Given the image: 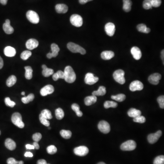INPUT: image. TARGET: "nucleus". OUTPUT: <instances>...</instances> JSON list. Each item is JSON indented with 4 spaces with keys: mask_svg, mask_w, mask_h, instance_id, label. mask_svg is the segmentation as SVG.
Masks as SVG:
<instances>
[{
    "mask_svg": "<svg viewBox=\"0 0 164 164\" xmlns=\"http://www.w3.org/2000/svg\"><path fill=\"white\" fill-rule=\"evenodd\" d=\"M64 74V79L66 82H67L68 83H73L75 81L76 75L73 68L70 66H68L65 68Z\"/></svg>",
    "mask_w": 164,
    "mask_h": 164,
    "instance_id": "obj_1",
    "label": "nucleus"
},
{
    "mask_svg": "<svg viewBox=\"0 0 164 164\" xmlns=\"http://www.w3.org/2000/svg\"><path fill=\"white\" fill-rule=\"evenodd\" d=\"M67 47L70 51L73 53H80L81 54L84 55L86 53L85 50L79 45L73 43H68Z\"/></svg>",
    "mask_w": 164,
    "mask_h": 164,
    "instance_id": "obj_2",
    "label": "nucleus"
},
{
    "mask_svg": "<svg viewBox=\"0 0 164 164\" xmlns=\"http://www.w3.org/2000/svg\"><path fill=\"white\" fill-rule=\"evenodd\" d=\"M12 121L14 125L18 128H23L24 127V123L22 121V115L20 113H14L12 116Z\"/></svg>",
    "mask_w": 164,
    "mask_h": 164,
    "instance_id": "obj_3",
    "label": "nucleus"
},
{
    "mask_svg": "<svg viewBox=\"0 0 164 164\" xmlns=\"http://www.w3.org/2000/svg\"><path fill=\"white\" fill-rule=\"evenodd\" d=\"M125 72L122 69L116 70L113 73V77L117 83L124 84L125 82Z\"/></svg>",
    "mask_w": 164,
    "mask_h": 164,
    "instance_id": "obj_4",
    "label": "nucleus"
},
{
    "mask_svg": "<svg viewBox=\"0 0 164 164\" xmlns=\"http://www.w3.org/2000/svg\"><path fill=\"white\" fill-rule=\"evenodd\" d=\"M136 147V144L135 141L129 140L124 142L120 146V148L123 151H132Z\"/></svg>",
    "mask_w": 164,
    "mask_h": 164,
    "instance_id": "obj_5",
    "label": "nucleus"
},
{
    "mask_svg": "<svg viewBox=\"0 0 164 164\" xmlns=\"http://www.w3.org/2000/svg\"><path fill=\"white\" fill-rule=\"evenodd\" d=\"M26 18L27 19L33 24H37L39 22V17L37 12L34 11L30 10L26 12Z\"/></svg>",
    "mask_w": 164,
    "mask_h": 164,
    "instance_id": "obj_6",
    "label": "nucleus"
},
{
    "mask_svg": "<svg viewBox=\"0 0 164 164\" xmlns=\"http://www.w3.org/2000/svg\"><path fill=\"white\" fill-rule=\"evenodd\" d=\"M70 22L76 27H80L83 24V20L81 16L78 14H73L70 18Z\"/></svg>",
    "mask_w": 164,
    "mask_h": 164,
    "instance_id": "obj_7",
    "label": "nucleus"
},
{
    "mask_svg": "<svg viewBox=\"0 0 164 164\" xmlns=\"http://www.w3.org/2000/svg\"><path fill=\"white\" fill-rule=\"evenodd\" d=\"M98 129L104 134H108L110 131V126L107 122L102 120L98 124Z\"/></svg>",
    "mask_w": 164,
    "mask_h": 164,
    "instance_id": "obj_8",
    "label": "nucleus"
},
{
    "mask_svg": "<svg viewBox=\"0 0 164 164\" xmlns=\"http://www.w3.org/2000/svg\"><path fill=\"white\" fill-rule=\"evenodd\" d=\"M99 79L97 77L94 76V75L90 73H88L86 75L84 81L86 84L89 85H93L96 83Z\"/></svg>",
    "mask_w": 164,
    "mask_h": 164,
    "instance_id": "obj_9",
    "label": "nucleus"
},
{
    "mask_svg": "<svg viewBox=\"0 0 164 164\" xmlns=\"http://www.w3.org/2000/svg\"><path fill=\"white\" fill-rule=\"evenodd\" d=\"M144 88L143 84L142 82L139 80L133 81L129 85V89L130 91L135 92L136 91H140Z\"/></svg>",
    "mask_w": 164,
    "mask_h": 164,
    "instance_id": "obj_10",
    "label": "nucleus"
},
{
    "mask_svg": "<svg viewBox=\"0 0 164 164\" xmlns=\"http://www.w3.org/2000/svg\"><path fill=\"white\" fill-rule=\"evenodd\" d=\"M89 149L85 146H80L74 149L75 154L79 157L85 156L89 153Z\"/></svg>",
    "mask_w": 164,
    "mask_h": 164,
    "instance_id": "obj_11",
    "label": "nucleus"
},
{
    "mask_svg": "<svg viewBox=\"0 0 164 164\" xmlns=\"http://www.w3.org/2000/svg\"><path fill=\"white\" fill-rule=\"evenodd\" d=\"M162 135V132L161 130H158L155 133L150 134L148 136V140L151 144L155 143L158 140L159 138Z\"/></svg>",
    "mask_w": 164,
    "mask_h": 164,
    "instance_id": "obj_12",
    "label": "nucleus"
},
{
    "mask_svg": "<svg viewBox=\"0 0 164 164\" xmlns=\"http://www.w3.org/2000/svg\"><path fill=\"white\" fill-rule=\"evenodd\" d=\"M51 48L52 53H48L47 55V57L49 59L57 57L58 55V52L60 51V48L58 45L55 43L52 44Z\"/></svg>",
    "mask_w": 164,
    "mask_h": 164,
    "instance_id": "obj_13",
    "label": "nucleus"
},
{
    "mask_svg": "<svg viewBox=\"0 0 164 164\" xmlns=\"http://www.w3.org/2000/svg\"><path fill=\"white\" fill-rule=\"evenodd\" d=\"M105 31L106 34L110 37H112L115 32V26L114 23L108 22L105 26Z\"/></svg>",
    "mask_w": 164,
    "mask_h": 164,
    "instance_id": "obj_14",
    "label": "nucleus"
},
{
    "mask_svg": "<svg viewBox=\"0 0 164 164\" xmlns=\"http://www.w3.org/2000/svg\"><path fill=\"white\" fill-rule=\"evenodd\" d=\"M161 78V75L159 73H154L150 75L148 78L149 82L153 85H157Z\"/></svg>",
    "mask_w": 164,
    "mask_h": 164,
    "instance_id": "obj_15",
    "label": "nucleus"
},
{
    "mask_svg": "<svg viewBox=\"0 0 164 164\" xmlns=\"http://www.w3.org/2000/svg\"><path fill=\"white\" fill-rule=\"evenodd\" d=\"M54 88L52 85H47L41 89L40 94L43 96H45L54 93Z\"/></svg>",
    "mask_w": 164,
    "mask_h": 164,
    "instance_id": "obj_16",
    "label": "nucleus"
},
{
    "mask_svg": "<svg viewBox=\"0 0 164 164\" xmlns=\"http://www.w3.org/2000/svg\"><path fill=\"white\" fill-rule=\"evenodd\" d=\"M38 44H39V43L36 39H30L26 42V48L28 50H32L33 49L37 48L38 47Z\"/></svg>",
    "mask_w": 164,
    "mask_h": 164,
    "instance_id": "obj_17",
    "label": "nucleus"
},
{
    "mask_svg": "<svg viewBox=\"0 0 164 164\" xmlns=\"http://www.w3.org/2000/svg\"><path fill=\"white\" fill-rule=\"evenodd\" d=\"M131 53L134 58L136 60H139L141 58L142 53L140 49L137 47H133L131 48Z\"/></svg>",
    "mask_w": 164,
    "mask_h": 164,
    "instance_id": "obj_18",
    "label": "nucleus"
},
{
    "mask_svg": "<svg viewBox=\"0 0 164 164\" xmlns=\"http://www.w3.org/2000/svg\"><path fill=\"white\" fill-rule=\"evenodd\" d=\"M3 29L4 31L7 34H11L14 32V29L10 25V21L8 19L5 20V23L3 25Z\"/></svg>",
    "mask_w": 164,
    "mask_h": 164,
    "instance_id": "obj_19",
    "label": "nucleus"
},
{
    "mask_svg": "<svg viewBox=\"0 0 164 164\" xmlns=\"http://www.w3.org/2000/svg\"><path fill=\"white\" fill-rule=\"evenodd\" d=\"M4 53L7 57H13L15 56L16 50L14 47L11 46H7L5 48Z\"/></svg>",
    "mask_w": 164,
    "mask_h": 164,
    "instance_id": "obj_20",
    "label": "nucleus"
},
{
    "mask_svg": "<svg viewBox=\"0 0 164 164\" xmlns=\"http://www.w3.org/2000/svg\"><path fill=\"white\" fill-rule=\"evenodd\" d=\"M115 56V53L111 51H105L101 54L102 59L105 60H110Z\"/></svg>",
    "mask_w": 164,
    "mask_h": 164,
    "instance_id": "obj_21",
    "label": "nucleus"
},
{
    "mask_svg": "<svg viewBox=\"0 0 164 164\" xmlns=\"http://www.w3.org/2000/svg\"><path fill=\"white\" fill-rule=\"evenodd\" d=\"M5 144L6 147L10 150H13L16 148V144L15 142L10 138L6 139Z\"/></svg>",
    "mask_w": 164,
    "mask_h": 164,
    "instance_id": "obj_22",
    "label": "nucleus"
},
{
    "mask_svg": "<svg viewBox=\"0 0 164 164\" xmlns=\"http://www.w3.org/2000/svg\"><path fill=\"white\" fill-rule=\"evenodd\" d=\"M55 9L58 13H65L68 12V7L64 4H58L55 6Z\"/></svg>",
    "mask_w": 164,
    "mask_h": 164,
    "instance_id": "obj_23",
    "label": "nucleus"
},
{
    "mask_svg": "<svg viewBox=\"0 0 164 164\" xmlns=\"http://www.w3.org/2000/svg\"><path fill=\"white\" fill-rule=\"evenodd\" d=\"M97 100V97L94 95H92L90 96L86 97L84 99V103L87 106H90L96 103Z\"/></svg>",
    "mask_w": 164,
    "mask_h": 164,
    "instance_id": "obj_24",
    "label": "nucleus"
},
{
    "mask_svg": "<svg viewBox=\"0 0 164 164\" xmlns=\"http://www.w3.org/2000/svg\"><path fill=\"white\" fill-rule=\"evenodd\" d=\"M42 67L43 69L42 71V74L43 76L45 77H48L54 74V71L53 69L47 68L45 65H43Z\"/></svg>",
    "mask_w": 164,
    "mask_h": 164,
    "instance_id": "obj_25",
    "label": "nucleus"
},
{
    "mask_svg": "<svg viewBox=\"0 0 164 164\" xmlns=\"http://www.w3.org/2000/svg\"><path fill=\"white\" fill-rule=\"evenodd\" d=\"M128 115L129 117L134 118L137 116L141 115V112L136 108H131L128 111Z\"/></svg>",
    "mask_w": 164,
    "mask_h": 164,
    "instance_id": "obj_26",
    "label": "nucleus"
},
{
    "mask_svg": "<svg viewBox=\"0 0 164 164\" xmlns=\"http://www.w3.org/2000/svg\"><path fill=\"white\" fill-rule=\"evenodd\" d=\"M106 90L105 87L100 86L98 90L97 91H94L92 93V95L95 96H103L106 94Z\"/></svg>",
    "mask_w": 164,
    "mask_h": 164,
    "instance_id": "obj_27",
    "label": "nucleus"
},
{
    "mask_svg": "<svg viewBox=\"0 0 164 164\" xmlns=\"http://www.w3.org/2000/svg\"><path fill=\"white\" fill-rule=\"evenodd\" d=\"M132 5L131 0H123V10L126 12H129L131 11Z\"/></svg>",
    "mask_w": 164,
    "mask_h": 164,
    "instance_id": "obj_28",
    "label": "nucleus"
},
{
    "mask_svg": "<svg viewBox=\"0 0 164 164\" xmlns=\"http://www.w3.org/2000/svg\"><path fill=\"white\" fill-rule=\"evenodd\" d=\"M137 29L138 31L144 33H149L150 32V29L147 27L144 24H139L137 26Z\"/></svg>",
    "mask_w": 164,
    "mask_h": 164,
    "instance_id": "obj_29",
    "label": "nucleus"
},
{
    "mask_svg": "<svg viewBox=\"0 0 164 164\" xmlns=\"http://www.w3.org/2000/svg\"><path fill=\"white\" fill-rule=\"evenodd\" d=\"M26 70L25 78L28 80H30L33 78V70L30 66H26L25 67Z\"/></svg>",
    "mask_w": 164,
    "mask_h": 164,
    "instance_id": "obj_30",
    "label": "nucleus"
},
{
    "mask_svg": "<svg viewBox=\"0 0 164 164\" xmlns=\"http://www.w3.org/2000/svg\"><path fill=\"white\" fill-rule=\"evenodd\" d=\"M16 82V77L14 75H12L9 77L7 80V85L8 87H11L14 85Z\"/></svg>",
    "mask_w": 164,
    "mask_h": 164,
    "instance_id": "obj_31",
    "label": "nucleus"
},
{
    "mask_svg": "<svg viewBox=\"0 0 164 164\" xmlns=\"http://www.w3.org/2000/svg\"><path fill=\"white\" fill-rule=\"evenodd\" d=\"M53 75V79L54 81H57L59 79H64V72L59 70L56 73H54Z\"/></svg>",
    "mask_w": 164,
    "mask_h": 164,
    "instance_id": "obj_32",
    "label": "nucleus"
},
{
    "mask_svg": "<svg viewBox=\"0 0 164 164\" xmlns=\"http://www.w3.org/2000/svg\"><path fill=\"white\" fill-rule=\"evenodd\" d=\"M72 108L74 111L75 112L77 115L78 117H81L83 115V113L80 110V107L78 104H73L71 106Z\"/></svg>",
    "mask_w": 164,
    "mask_h": 164,
    "instance_id": "obj_33",
    "label": "nucleus"
},
{
    "mask_svg": "<svg viewBox=\"0 0 164 164\" xmlns=\"http://www.w3.org/2000/svg\"><path fill=\"white\" fill-rule=\"evenodd\" d=\"M111 98L118 102H121L125 100L126 96L125 94H121L116 95H112L111 96Z\"/></svg>",
    "mask_w": 164,
    "mask_h": 164,
    "instance_id": "obj_34",
    "label": "nucleus"
},
{
    "mask_svg": "<svg viewBox=\"0 0 164 164\" xmlns=\"http://www.w3.org/2000/svg\"><path fill=\"white\" fill-rule=\"evenodd\" d=\"M55 115L57 119L61 120L64 118V111L61 108H57L55 110Z\"/></svg>",
    "mask_w": 164,
    "mask_h": 164,
    "instance_id": "obj_35",
    "label": "nucleus"
},
{
    "mask_svg": "<svg viewBox=\"0 0 164 164\" xmlns=\"http://www.w3.org/2000/svg\"><path fill=\"white\" fill-rule=\"evenodd\" d=\"M34 95L33 94H29L27 97H24L22 98V102H23L24 104H26L29 103L30 102L33 101L34 100Z\"/></svg>",
    "mask_w": 164,
    "mask_h": 164,
    "instance_id": "obj_36",
    "label": "nucleus"
},
{
    "mask_svg": "<svg viewBox=\"0 0 164 164\" xmlns=\"http://www.w3.org/2000/svg\"><path fill=\"white\" fill-rule=\"evenodd\" d=\"M118 106V104L116 102L111 101H106L104 103V107L105 108H116Z\"/></svg>",
    "mask_w": 164,
    "mask_h": 164,
    "instance_id": "obj_37",
    "label": "nucleus"
},
{
    "mask_svg": "<svg viewBox=\"0 0 164 164\" xmlns=\"http://www.w3.org/2000/svg\"><path fill=\"white\" fill-rule=\"evenodd\" d=\"M60 135L65 139H69L72 136V132L69 130H62L60 131Z\"/></svg>",
    "mask_w": 164,
    "mask_h": 164,
    "instance_id": "obj_38",
    "label": "nucleus"
},
{
    "mask_svg": "<svg viewBox=\"0 0 164 164\" xmlns=\"http://www.w3.org/2000/svg\"><path fill=\"white\" fill-rule=\"evenodd\" d=\"M41 115L43 116L44 118L47 119H52L53 116L52 115L51 112L48 109H44L41 112Z\"/></svg>",
    "mask_w": 164,
    "mask_h": 164,
    "instance_id": "obj_39",
    "label": "nucleus"
},
{
    "mask_svg": "<svg viewBox=\"0 0 164 164\" xmlns=\"http://www.w3.org/2000/svg\"><path fill=\"white\" fill-rule=\"evenodd\" d=\"M32 55V52L30 51H24L21 54V58L22 59L26 60L28 59L29 57Z\"/></svg>",
    "mask_w": 164,
    "mask_h": 164,
    "instance_id": "obj_40",
    "label": "nucleus"
},
{
    "mask_svg": "<svg viewBox=\"0 0 164 164\" xmlns=\"http://www.w3.org/2000/svg\"><path fill=\"white\" fill-rule=\"evenodd\" d=\"M143 7L144 9L149 10L152 8L151 0H144L143 3Z\"/></svg>",
    "mask_w": 164,
    "mask_h": 164,
    "instance_id": "obj_41",
    "label": "nucleus"
},
{
    "mask_svg": "<svg viewBox=\"0 0 164 164\" xmlns=\"http://www.w3.org/2000/svg\"><path fill=\"white\" fill-rule=\"evenodd\" d=\"M154 164H164V155H160L155 159Z\"/></svg>",
    "mask_w": 164,
    "mask_h": 164,
    "instance_id": "obj_42",
    "label": "nucleus"
},
{
    "mask_svg": "<svg viewBox=\"0 0 164 164\" xmlns=\"http://www.w3.org/2000/svg\"><path fill=\"white\" fill-rule=\"evenodd\" d=\"M39 120L40 122L44 125L48 127L50 125V122L48 119L45 118L41 114L39 115Z\"/></svg>",
    "mask_w": 164,
    "mask_h": 164,
    "instance_id": "obj_43",
    "label": "nucleus"
},
{
    "mask_svg": "<svg viewBox=\"0 0 164 164\" xmlns=\"http://www.w3.org/2000/svg\"><path fill=\"white\" fill-rule=\"evenodd\" d=\"M133 121L135 122L139 123H141L143 124L146 121L145 117L141 115H139V116H137V117L134 118L133 119Z\"/></svg>",
    "mask_w": 164,
    "mask_h": 164,
    "instance_id": "obj_44",
    "label": "nucleus"
},
{
    "mask_svg": "<svg viewBox=\"0 0 164 164\" xmlns=\"http://www.w3.org/2000/svg\"><path fill=\"white\" fill-rule=\"evenodd\" d=\"M47 153L49 154L54 155L57 152V149L56 147L53 145L49 146L47 148Z\"/></svg>",
    "mask_w": 164,
    "mask_h": 164,
    "instance_id": "obj_45",
    "label": "nucleus"
},
{
    "mask_svg": "<svg viewBox=\"0 0 164 164\" xmlns=\"http://www.w3.org/2000/svg\"><path fill=\"white\" fill-rule=\"evenodd\" d=\"M5 105L11 108L14 107L16 105V103L11 101L10 98L9 97L5 98Z\"/></svg>",
    "mask_w": 164,
    "mask_h": 164,
    "instance_id": "obj_46",
    "label": "nucleus"
},
{
    "mask_svg": "<svg viewBox=\"0 0 164 164\" xmlns=\"http://www.w3.org/2000/svg\"><path fill=\"white\" fill-rule=\"evenodd\" d=\"M42 136L39 133H36L33 136V140L35 142H38L42 139Z\"/></svg>",
    "mask_w": 164,
    "mask_h": 164,
    "instance_id": "obj_47",
    "label": "nucleus"
},
{
    "mask_svg": "<svg viewBox=\"0 0 164 164\" xmlns=\"http://www.w3.org/2000/svg\"><path fill=\"white\" fill-rule=\"evenodd\" d=\"M158 103L160 105L161 108H164V95H161L159 97L157 98Z\"/></svg>",
    "mask_w": 164,
    "mask_h": 164,
    "instance_id": "obj_48",
    "label": "nucleus"
},
{
    "mask_svg": "<svg viewBox=\"0 0 164 164\" xmlns=\"http://www.w3.org/2000/svg\"><path fill=\"white\" fill-rule=\"evenodd\" d=\"M152 7H158L161 4V0H151Z\"/></svg>",
    "mask_w": 164,
    "mask_h": 164,
    "instance_id": "obj_49",
    "label": "nucleus"
},
{
    "mask_svg": "<svg viewBox=\"0 0 164 164\" xmlns=\"http://www.w3.org/2000/svg\"><path fill=\"white\" fill-rule=\"evenodd\" d=\"M18 161H16L13 158H10L8 159L7 160V164H18Z\"/></svg>",
    "mask_w": 164,
    "mask_h": 164,
    "instance_id": "obj_50",
    "label": "nucleus"
},
{
    "mask_svg": "<svg viewBox=\"0 0 164 164\" xmlns=\"http://www.w3.org/2000/svg\"><path fill=\"white\" fill-rule=\"evenodd\" d=\"M24 156L26 157H33V153L30 152H26L25 153Z\"/></svg>",
    "mask_w": 164,
    "mask_h": 164,
    "instance_id": "obj_51",
    "label": "nucleus"
},
{
    "mask_svg": "<svg viewBox=\"0 0 164 164\" xmlns=\"http://www.w3.org/2000/svg\"><path fill=\"white\" fill-rule=\"evenodd\" d=\"M93 0H79V2L81 4H84L89 1H92Z\"/></svg>",
    "mask_w": 164,
    "mask_h": 164,
    "instance_id": "obj_52",
    "label": "nucleus"
},
{
    "mask_svg": "<svg viewBox=\"0 0 164 164\" xmlns=\"http://www.w3.org/2000/svg\"><path fill=\"white\" fill-rule=\"evenodd\" d=\"M33 146H34V149H37V150H38V149H39V145L37 142H33Z\"/></svg>",
    "mask_w": 164,
    "mask_h": 164,
    "instance_id": "obj_53",
    "label": "nucleus"
},
{
    "mask_svg": "<svg viewBox=\"0 0 164 164\" xmlns=\"http://www.w3.org/2000/svg\"><path fill=\"white\" fill-rule=\"evenodd\" d=\"M26 149H28V150H33L34 149V146L31 144H27L26 145Z\"/></svg>",
    "mask_w": 164,
    "mask_h": 164,
    "instance_id": "obj_54",
    "label": "nucleus"
},
{
    "mask_svg": "<svg viewBox=\"0 0 164 164\" xmlns=\"http://www.w3.org/2000/svg\"><path fill=\"white\" fill-rule=\"evenodd\" d=\"M47 161L45 160H39L37 161V164H46Z\"/></svg>",
    "mask_w": 164,
    "mask_h": 164,
    "instance_id": "obj_55",
    "label": "nucleus"
},
{
    "mask_svg": "<svg viewBox=\"0 0 164 164\" xmlns=\"http://www.w3.org/2000/svg\"><path fill=\"white\" fill-rule=\"evenodd\" d=\"M4 62L3 60L1 58V57L0 56V69H1L3 67Z\"/></svg>",
    "mask_w": 164,
    "mask_h": 164,
    "instance_id": "obj_56",
    "label": "nucleus"
},
{
    "mask_svg": "<svg viewBox=\"0 0 164 164\" xmlns=\"http://www.w3.org/2000/svg\"><path fill=\"white\" fill-rule=\"evenodd\" d=\"M8 0H0V3L3 5L7 4Z\"/></svg>",
    "mask_w": 164,
    "mask_h": 164,
    "instance_id": "obj_57",
    "label": "nucleus"
},
{
    "mask_svg": "<svg viewBox=\"0 0 164 164\" xmlns=\"http://www.w3.org/2000/svg\"><path fill=\"white\" fill-rule=\"evenodd\" d=\"M164 50H162L161 51V59H162V61H163V63L164 64Z\"/></svg>",
    "mask_w": 164,
    "mask_h": 164,
    "instance_id": "obj_58",
    "label": "nucleus"
},
{
    "mask_svg": "<svg viewBox=\"0 0 164 164\" xmlns=\"http://www.w3.org/2000/svg\"><path fill=\"white\" fill-rule=\"evenodd\" d=\"M24 164V162L22 161H18V164Z\"/></svg>",
    "mask_w": 164,
    "mask_h": 164,
    "instance_id": "obj_59",
    "label": "nucleus"
},
{
    "mask_svg": "<svg viewBox=\"0 0 164 164\" xmlns=\"http://www.w3.org/2000/svg\"><path fill=\"white\" fill-rule=\"evenodd\" d=\"M21 94H22V95H24L25 94V92H22L21 93Z\"/></svg>",
    "mask_w": 164,
    "mask_h": 164,
    "instance_id": "obj_60",
    "label": "nucleus"
},
{
    "mask_svg": "<svg viewBox=\"0 0 164 164\" xmlns=\"http://www.w3.org/2000/svg\"><path fill=\"white\" fill-rule=\"evenodd\" d=\"M97 164H105V163H104V162H100V163H98Z\"/></svg>",
    "mask_w": 164,
    "mask_h": 164,
    "instance_id": "obj_61",
    "label": "nucleus"
},
{
    "mask_svg": "<svg viewBox=\"0 0 164 164\" xmlns=\"http://www.w3.org/2000/svg\"><path fill=\"white\" fill-rule=\"evenodd\" d=\"M48 129H51V127H49V128H48Z\"/></svg>",
    "mask_w": 164,
    "mask_h": 164,
    "instance_id": "obj_62",
    "label": "nucleus"
},
{
    "mask_svg": "<svg viewBox=\"0 0 164 164\" xmlns=\"http://www.w3.org/2000/svg\"><path fill=\"white\" fill-rule=\"evenodd\" d=\"M1 134V131H0V135Z\"/></svg>",
    "mask_w": 164,
    "mask_h": 164,
    "instance_id": "obj_63",
    "label": "nucleus"
},
{
    "mask_svg": "<svg viewBox=\"0 0 164 164\" xmlns=\"http://www.w3.org/2000/svg\"></svg>",
    "mask_w": 164,
    "mask_h": 164,
    "instance_id": "obj_64",
    "label": "nucleus"
}]
</instances>
